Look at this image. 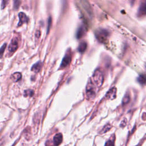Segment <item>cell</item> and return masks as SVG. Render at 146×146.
<instances>
[{"label":"cell","instance_id":"cell-14","mask_svg":"<svg viewBox=\"0 0 146 146\" xmlns=\"http://www.w3.org/2000/svg\"><path fill=\"white\" fill-rule=\"evenodd\" d=\"M85 34V30L84 28H83V27H80L79 28V29L77 31V38H80L81 37H82L83 35Z\"/></svg>","mask_w":146,"mask_h":146},{"label":"cell","instance_id":"cell-11","mask_svg":"<svg viewBox=\"0 0 146 146\" xmlns=\"http://www.w3.org/2000/svg\"><path fill=\"white\" fill-rule=\"evenodd\" d=\"M22 77V75L20 72H15L14 74H12L11 77V79L13 82H17L18 80H20Z\"/></svg>","mask_w":146,"mask_h":146},{"label":"cell","instance_id":"cell-7","mask_svg":"<svg viewBox=\"0 0 146 146\" xmlns=\"http://www.w3.org/2000/svg\"><path fill=\"white\" fill-rule=\"evenodd\" d=\"M117 90L116 87H112L107 92L106 95V97L107 99L109 100H113L117 97Z\"/></svg>","mask_w":146,"mask_h":146},{"label":"cell","instance_id":"cell-10","mask_svg":"<svg viewBox=\"0 0 146 146\" xmlns=\"http://www.w3.org/2000/svg\"><path fill=\"white\" fill-rule=\"evenodd\" d=\"M42 67V63L39 62H38L37 63L34 64V65L31 67V71H33L34 72H38Z\"/></svg>","mask_w":146,"mask_h":146},{"label":"cell","instance_id":"cell-15","mask_svg":"<svg viewBox=\"0 0 146 146\" xmlns=\"http://www.w3.org/2000/svg\"><path fill=\"white\" fill-rule=\"evenodd\" d=\"M129 101H130V95H129L128 93H127L126 94H125V95H124V98L123 99L122 103L123 105L127 104V103H128Z\"/></svg>","mask_w":146,"mask_h":146},{"label":"cell","instance_id":"cell-13","mask_svg":"<svg viewBox=\"0 0 146 146\" xmlns=\"http://www.w3.org/2000/svg\"><path fill=\"white\" fill-rule=\"evenodd\" d=\"M139 83L141 85H145L146 83V75L142 74L139 75V77L137 78Z\"/></svg>","mask_w":146,"mask_h":146},{"label":"cell","instance_id":"cell-18","mask_svg":"<svg viewBox=\"0 0 146 146\" xmlns=\"http://www.w3.org/2000/svg\"><path fill=\"white\" fill-rule=\"evenodd\" d=\"M111 128V126L110 124H107V125L103 127V128L102 131V133L103 134L106 133V132H107V131H110Z\"/></svg>","mask_w":146,"mask_h":146},{"label":"cell","instance_id":"cell-21","mask_svg":"<svg viewBox=\"0 0 146 146\" xmlns=\"http://www.w3.org/2000/svg\"><path fill=\"white\" fill-rule=\"evenodd\" d=\"M7 1L8 0H2V3H1V9H4L6 7V5L7 4Z\"/></svg>","mask_w":146,"mask_h":146},{"label":"cell","instance_id":"cell-8","mask_svg":"<svg viewBox=\"0 0 146 146\" xmlns=\"http://www.w3.org/2000/svg\"><path fill=\"white\" fill-rule=\"evenodd\" d=\"M18 17L20 19V21L18 23V26H21L23 23H28L29 19L28 17H27V15L23 12H20L18 14Z\"/></svg>","mask_w":146,"mask_h":146},{"label":"cell","instance_id":"cell-19","mask_svg":"<svg viewBox=\"0 0 146 146\" xmlns=\"http://www.w3.org/2000/svg\"><path fill=\"white\" fill-rule=\"evenodd\" d=\"M6 45H7L6 44H4L2 46V47L0 48V58H1L4 55V53L5 51V48H6Z\"/></svg>","mask_w":146,"mask_h":146},{"label":"cell","instance_id":"cell-22","mask_svg":"<svg viewBox=\"0 0 146 146\" xmlns=\"http://www.w3.org/2000/svg\"><path fill=\"white\" fill-rule=\"evenodd\" d=\"M51 18L50 17L49 20H48V30H47V33H48V31H49L50 27L51 26Z\"/></svg>","mask_w":146,"mask_h":146},{"label":"cell","instance_id":"cell-4","mask_svg":"<svg viewBox=\"0 0 146 146\" xmlns=\"http://www.w3.org/2000/svg\"><path fill=\"white\" fill-rule=\"evenodd\" d=\"M71 62V54L70 52V51H68L66 54L65 56H64L63 58V60L62 61V63L60 66L61 69H63L66 68V67L68 66L70 64Z\"/></svg>","mask_w":146,"mask_h":146},{"label":"cell","instance_id":"cell-12","mask_svg":"<svg viewBox=\"0 0 146 146\" xmlns=\"http://www.w3.org/2000/svg\"><path fill=\"white\" fill-rule=\"evenodd\" d=\"M87 47V45L86 44V42H81L79 45V48H78V50H79V51L80 53H83L86 50Z\"/></svg>","mask_w":146,"mask_h":146},{"label":"cell","instance_id":"cell-1","mask_svg":"<svg viewBox=\"0 0 146 146\" xmlns=\"http://www.w3.org/2000/svg\"><path fill=\"white\" fill-rule=\"evenodd\" d=\"M86 95L87 99L91 100L95 98L96 95V89L95 84L91 80L88 81L86 88Z\"/></svg>","mask_w":146,"mask_h":146},{"label":"cell","instance_id":"cell-16","mask_svg":"<svg viewBox=\"0 0 146 146\" xmlns=\"http://www.w3.org/2000/svg\"><path fill=\"white\" fill-rule=\"evenodd\" d=\"M21 1L20 0H13V7L14 9L17 10L18 9L19 7L20 6Z\"/></svg>","mask_w":146,"mask_h":146},{"label":"cell","instance_id":"cell-20","mask_svg":"<svg viewBox=\"0 0 146 146\" xmlns=\"http://www.w3.org/2000/svg\"><path fill=\"white\" fill-rule=\"evenodd\" d=\"M114 141H115V138L113 137V139L112 138V136L111 137V139L110 140H108V141L106 142V144L105 145H114Z\"/></svg>","mask_w":146,"mask_h":146},{"label":"cell","instance_id":"cell-6","mask_svg":"<svg viewBox=\"0 0 146 146\" xmlns=\"http://www.w3.org/2000/svg\"><path fill=\"white\" fill-rule=\"evenodd\" d=\"M138 15L143 17L146 15V0H142L138 9Z\"/></svg>","mask_w":146,"mask_h":146},{"label":"cell","instance_id":"cell-9","mask_svg":"<svg viewBox=\"0 0 146 146\" xmlns=\"http://www.w3.org/2000/svg\"><path fill=\"white\" fill-rule=\"evenodd\" d=\"M62 140H63V137H62V135L61 134L59 133L56 134L53 138L54 144L55 145H59L61 144Z\"/></svg>","mask_w":146,"mask_h":146},{"label":"cell","instance_id":"cell-23","mask_svg":"<svg viewBox=\"0 0 146 146\" xmlns=\"http://www.w3.org/2000/svg\"><path fill=\"white\" fill-rule=\"evenodd\" d=\"M36 36H37L38 38H39V37H40V33L39 31H37L36 34Z\"/></svg>","mask_w":146,"mask_h":146},{"label":"cell","instance_id":"cell-2","mask_svg":"<svg viewBox=\"0 0 146 146\" xmlns=\"http://www.w3.org/2000/svg\"><path fill=\"white\" fill-rule=\"evenodd\" d=\"M95 37L100 42H106L109 37V32L104 29H98L95 31Z\"/></svg>","mask_w":146,"mask_h":146},{"label":"cell","instance_id":"cell-5","mask_svg":"<svg viewBox=\"0 0 146 146\" xmlns=\"http://www.w3.org/2000/svg\"><path fill=\"white\" fill-rule=\"evenodd\" d=\"M18 39L17 37H14L12 39L9 46V51L10 53H13L17 50L18 48Z\"/></svg>","mask_w":146,"mask_h":146},{"label":"cell","instance_id":"cell-17","mask_svg":"<svg viewBox=\"0 0 146 146\" xmlns=\"http://www.w3.org/2000/svg\"><path fill=\"white\" fill-rule=\"evenodd\" d=\"M34 95V91L32 90H25L24 92V96H33Z\"/></svg>","mask_w":146,"mask_h":146},{"label":"cell","instance_id":"cell-3","mask_svg":"<svg viewBox=\"0 0 146 146\" xmlns=\"http://www.w3.org/2000/svg\"><path fill=\"white\" fill-rule=\"evenodd\" d=\"M104 78L102 72L99 69L96 70L93 74V82L97 87H100L103 83Z\"/></svg>","mask_w":146,"mask_h":146}]
</instances>
